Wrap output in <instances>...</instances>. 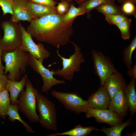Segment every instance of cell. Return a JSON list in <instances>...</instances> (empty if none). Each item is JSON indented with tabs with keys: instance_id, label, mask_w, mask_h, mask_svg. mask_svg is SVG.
Here are the masks:
<instances>
[{
	"instance_id": "6da1fadb",
	"label": "cell",
	"mask_w": 136,
	"mask_h": 136,
	"mask_svg": "<svg viewBox=\"0 0 136 136\" xmlns=\"http://www.w3.org/2000/svg\"><path fill=\"white\" fill-rule=\"evenodd\" d=\"M62 16L52 14L35 18L30 23L26 31L37 41L58 48L70 42L73 33V22L65 23Z\"/></svg>"
},
{
	"instance_id": "7a4b0ae2",
	"label": "cell",
	"mask_w": 136,
	"mask_h": 136,
	"mask_svg": "<svg viewBox=\"0 0 136 136\" xmlns=\"http://www.w3.org/2000/svg\"><path fill=\"white\" fill-rule=\"evenodd\" d=\"M29 53L20 47L10 52L3 51L2 60L5 63V74L8 79L19 81L21 75L24 74L28 65Z\"/></svg>"
},
{
	"instance_id": "3957f363",
	"label": "cell",
	"mask_w": 136,
	"mask_h": 136,
	"mask_svg": "<svg viewBox=\"0 0 136 136\" xmlns=\"http://www.w3.org/2000/svg\"><path fill=\"white\" fill-rule=\"evenodd\" d=\"M26 89L20 94L17 104L19 111L30 122H38L39 117L36 112L37 98L39 93L34 87L30 80L27 79Z\"/></svg>"
},
{
	"instance_id": "277c9868",
	"label": "cell",
	"mask_w": 136,
	"mask_h": 136,
	"mask_svg": "<svg viewBox=\"0 0 136 136\" xmlns=\"http://www.w3.org/2000/svg\"><path fill=\"white\" fill-rule=\"evenodd\" d=\"M70 42L74 48V53L69 58H65L59 53L58 48L57 54L62 61V67L61 69H58L55 70L53 69V70L54 76H59L65 80L71 81L73 80L75 73L80 71L81 64L85 62V60L81 48L74 42Z\"/></svg>"
},
{
	"instance_id": "5b68a950",
	"label": "cell",
	"mask_w": 136,
	"mask_h": 136,
	"mask_svg": "<svg viewBox=\"0 0 136 136\" xmlns=\"http://www.w3.org/2000/svg\"><path fill=\"white\" fill-rule=\"evenodd\" d=\"M36 110L39 113L38 122L45 129L57 130V114L54 103L39 93L37 98Z\"/></svg>"
},
{
	"instance_id": "8992f818",
	"label": "cell",
	"mask_w": 136,
	"mask_h": 136,
	"mask_svg": "<svg viewBox=\"0 0 136 136\" xmlns=\"http://www.w3.org/2000/svg\"><path fill=\"white\" fill-rule=\"evenodd\" d=\"M4 36L0 39V47L3 51L10 52L19 47L22 38V25L11 20L1 23Z\"/></svg>"
},
{
	"instance_id": "52a82bcc",
	"label": "cell",
	"mask_w": 136,
	"mask_h": 136,
	"mask_svg": "<svg viewBox=\"0 0 136 136\" xmlns=\"http://www.w3.org/2000/svg\"><path fill=\"white\" fill-rule=\"evenodd\" d=\"M51 94L66 109L76 114L86 113L89 108L87 100L83 99L76 92H64L53 90Z\"/></svg>"
},
{
	"instance_id": "ba28073f",
	"label": "cell",
	"mask_w": 136,
	"mask_h": 136,
	"mask_svg": "<svg viewBox=\"0 0 136 136\" xmlns=\"http://www.w3.org/2000/svg\"><path fill=\"white\" fill-rule=\"evenodd\" d=\"M91 53L94 73L100 79L101 86H103L109 75L118 71L115 68L111 59L104 55L101 51L93 49Z\"/></svg>"
},
{
	"instance_id": "9c48e42d",
	"label": "cell",
	"mask_w": 136,
	"mask_h": 136,
	"mask_svg": "<svg viewBox=\"0 0 136 136\" xmlns=\"http://www.w3.org/2000/svg\"><path fill=\"white\" fill-rule=\"evenodd\" d=\"M28 63V65L42 79L43 85L41 88V91L47 93L53 86L65 83L64 81L58 80L54 77L53 69L50 70L47 69L43 65V63L29 53Z\"/></svg>"
},
{
	"instance_id": "30bf717a",
	"label": "cell",
	"mask_w": 136,
	"mask_h": 136,
	"mask_svg": "<svg viewBox=\"0 0 136 136\" xmlns=\"http://www.w3.org/2000/svg\"><path fill=\"white\" fill-rule=\"evenodd\" d=\"M21 29L22 41L19 47L43 63L45 60L50 56V52L42 43H35L32 37L22 25Z\"/></svg>"
},
{
	"instance_id": "8fae6325",
	"label": "cell",
	"mask_w": 136,
	"mask_h": 136,
	"mask_svg": "<svg viewBox=\"0 0 136 136\" xmlns=\"http://www.w3.org/2000/svg\"><path fill=\"white\" fill-rule=\"evenodd\" d=\"M87 118L94 117L98 123L108 124L111 127L123 122V120L111 110L89 108L85 113Z\"/></svg>"
},
{
	"instance_id": "7c38bea8",
	"label": "cell",
	"mask_w": 136,
	"mask_h": 136,
	"mask_svg": "<svg viewBox=\"0 0 136 136\" xmlns=\"http://www.w3.org/2000/svg\"><path fill=\"white\" fill-rule=\"evenodd\" d=\"M28 0H14L10 20L15 22L26 21L31 22L36 18L29 11L27 6Z\"/></svg>"
},
{
	"instance_id": "4fadbf2b",
	"label": "cell",
	"mask_w": 136,
	"mask_h": 136,
	"mask_svg": "<svg viewBox=\"0 0 136 136\" xmlns=\"http://www.w3.org/2000/svg\"><path fill=\"white\" fill-rule=\"evenodd\" d=\"M109 109L123 120L129 110L123 90L118 91L110 100Z\"/></svg>"
},
{
	"instance_id": "5bb4252c",
	"label": "cell",
	"mask_w": 136,
	"mask_h": 136,
	"mask_svg": "<svg viewBox=\"0 0 136 136\" xmlns=\"http://www.w3.org/2000/svg\"><path fill=\"white\" fill-rule=\"evenodd\" d=\"M127 85L122 74L118 72L109 75L103 86L109 94L110 99L119 91L123 90Z\"/></svg>"
},
{
	"instance_id": "9a60e30c",
	"label": "cell",
	"mask_w": 136,
	"mask_h": 136,
	"mask_svg": "<svg viewBox=\"0 0 136 136\" xmlns=\"http://www.w3.org/2000/svg\"><path fill=\"white\" fill-rule=\"evenodd\" d=\"M110 99L106 89L101 86L97 90L88 97L87 100L89 108L106 109L108 107Z\"/></svg>"
},
{
	"instance_id": "2e32d148",
	"label": "cell",
	"mask_w": 136,
	"mask_h": 136,
	"mask_svg": "<svg viewBox=\"0 0 136 136\" xmlns=\"http://www.w3.org/2000/svg\"><path fill=\"white\" fill-rule=\"evenodd\" d=\"M28 79L27 75L25 74L19 81L8 80L6 89L9 92L11 105L17 104L19 95L26 86Z\"/></svg>"
},
{
	"instance_id": "e0dca14e",
	"label": "cell",
	"mask_w": 136,
	"mask_h": 136,
	"mask_svg": "<svg viewBox=\"0 0 136 136\" xmlns=\"http://www.w3.org/2000/svg\"><path fill=\"white\" fill-rule=\"evenodd\" d=\"M28 10L36 18L52 14H58L56 7L40 4L28 0L27 3Z\"/></svg>"
},
{
	"instance_id": "ac0fdd59",
	"label": "cell",
	"mask_w": 136,
	"mask_h": 136,
	"mask_svg": "<svg viewBox=\"0 0 136 136\" xmlns=\"http://www.w3.org/2000/svg\"><path fill=\"white\" fill-rule=\"evenodd\" d=\"M135 79L134 78H131L130 83L123 90L131 117H133L136 112Z\"/></svg>"
},
{
	"instance_id": "d6986e66",
	"label": "cell",
	"mask_w": 136,
	"mask_h": 136,
	"mask_svg": "<svg viewBox=\"0 0 136 136\" xmlns=\"http://www.w3.org/2000/svg\"><path fill=\"white\" fill-rule=\"evenodd\" d=\"M94 130H100L93 126L83 127L81 125H76L74 128L68 131L61 133L58 132L47 134V136H56L59 135H67L69 136H86Z\"/></svg>"
},
{
	"instance_id": "ffe728a7",
	"label": "cell",
	"mask_w": 136,
	"mask_h": 136,
	"mask_svg": "<svg viewBox=\"0 0 136 136\" xmlns=\"http://www.w3.org/2000/svg\"><path fill=\"white\" fill-rule=\"evenodd\" d=\"M17 104L11 105L7 113L8 119L11 122L18 120L23 125L27 132L30 133H35V132L32 127L26 121L22 119L20 116Z\"/></svg>"
},
{
	"instance_id": "44dd1931",
	"label": "cell",
	"mask_w": 136,
	"mask_h": 136,
	"mask_svg": "<svg viewBox=\"0 0 136 136\" xmlns=\"http://www.w3.org/2000/svg\"><path fill=\"white\" fill-rule=\"evenodd\" d=\"M136 49V36L135 35L128 45L123 49L122 52L123 61L128 70L132 68V56Z\"/></svg>"
},
{
	"instance_id": "7402d4cb",
	"label": "cell",
	"mask_w": 136,
	"mask_h": 136,
	"mask_svg": "<svg viewBox=\"0 0 136 136\" xmlns=\"http://www.w3.org/2000/svg\"><path fill=\"white\" fill-rule=\"evenodd\" d=\"M133 122L131 118L124 122L107 128H101L100 131L104 132L107 136H121L122 132L126 127L133 125Z\"/></svg>"
},
{
	"instance_id": "603a6c76",
	"label": "cell",
	"mask_w": 136,
	"mask_h": 136,
	"mask_svg": "<svg viewBox=\"0 0 136 136\" xmlns=\"http://www.w3.org/2000/svg\"><path fill=\"white\" fill-rule=\"evenodd\" d=\"M11 105L10 95L6 89L0 92V119H5Z\"/></svg>"
},
{
	"instance_id": "cb8c5ba5",
	"label": "cell",
	"mask_w": 136,
	"mask_h": 136,
	"mask_svg": "<svg viewBox=\"0 0 136 136\" xmlns=\"http://www.w3.org/2000/svg\"><path fill=\"white\" fill-rule=\"evenodd\" d=\"M113 1V0L106 2L100 5L95 9L98 12L102 13L125 15L122 12L121 7L115 4Z\"/></svg>"
},
{
	"instance_id": "d4e9b609",
	"label": "cell",
	"mask_w": 136,
	"mask_h": 136,
	"mask_svg": "<svg viewBox=\"0 0 136 136\" xmlns=\"http://www.w3.org/2000/svg\"><path fill=\"white\" fill-rule=\"evenodd\" d=\"M85 13L84 10L82 8L79 7H76L73 4H71L69 10L66 14L62 16V18L66 23L73 22L77 17Z\"/></svg>"
},
{
	"instance_id": "484cf974",
	"label": "cell",
	"mask_w": 136,
	"mask_h": 136,
	"mask_svg": "<svg viewBox=\"0 0 136 136\" xmlns=\"http://www.w3.org/2000/svg\"><path fill=\"white\" fill-rule=\"evenodd\" d=\"M113 0H87L80 4L79 7L84 10L87 14V17L89 19L91 18L90 13L94 9L106 2Z\"/></svg>"
},
{
	"instance_id": "4316f807",
	"label": "cell",
	"mask_w": 136,
	"mask_h": 136,
	"mask_svg": "<svg viewBox=\"0 0 136 136\" xmlns=\"http://www.w3.org/2000/svg\"><path fill=\"white\" fill-rule=\"evenodd\" d=\"M131 22V19L128 18L115 25L119 29L122 38L124 40H128L130 38V28Z\"/></svg>"
},
{
	"instance_id": "83f0119b",
	"label": "cell",
	"mask_w": 136,
	"mask_h": 136,
	"mask_svg": "<svg viewBox=\"0 0 136 136\" xmlns=\"http://www.w3.org/2000/svg\"><path fill=\"white\" fill-rule=\"evenodd\" d=\"M102 14L105 16L106 20L111 25H115L128 18L124 14H112L105 13Z\"/></svg>"
},
{
	"instance_id": "f1b7e54d",
	"label": "cell",
	"mask_w": 136,
	"mask_h": 136,
	"mask_svg": "<svg viewBox=\"0 0 136 136\" xmlns=\"http://www.w3.org/2000/svg\"><path fill=\"white\" fill-rule=\"evenodd\" d=\"M123 13L125 15H130L136 18V9L134 3L130 1L123 3L121 7Z\"/></svg>"
},
{
	"instance_id": "f546056e",
	"label": "cell",
	"mask_w": 136,
	"mask_h": 136,
	"mask_svg": "<svg viewBox=\"0 0 136 136\" xmlns=\"http://www.w3.org/2000/svg\"><path fill=\"white\" fill-rule=\"evenodd\" d=\"M14 0H0V7L4 16L12 14V7Z\"/></svg>"
},
{
	"instance_id": "4dcf8cb0",
	"label": "cell",
	"mask_w": 136,
	"mask_h": 136,
	"mask_svg": "<svg viewBox=\"0 0 136 136\" xmlns=\"http://www.w3.org/2000/svg\"><path fill=\"white\" fill-rule=\"evenodd\" d=\"M70 3L66 1H61L58 3L56 7L58 14L61 16L66 14L70 7Z\"/></svg>"
},
{
	"instance_id": "1f68e13d",
	"label": "cell",
	"mask_w": 136,
	"mask_h": 136,
	"mask_svg": "<svg viewBox=\"0 0 136 136\" xmlns=\"http://www.w3.org/2000/svg\"><path fill=\"white\" fill-rule=\"evenodd\" d=\"M29 0L36 4L49 6H55L56 4V2L54 0Z\"/></svg>"
},
{
	"instance_id": "d6a6232c",
	"label": "cell",
	"mask_w": 136,
	"mask_h": 136,
	"mask_svg": "<svg viewBox=\"0 0 136 136\" xmlns=\"http://www.w3.org/2000/svg\"><path fill=\"white\" fill-rule=\"evenodd\" d=\"M8 80L6 75L0 73V92L6 89Z\"/></svg>"
},
{
	"instance_id": "836d02e7",
	"label": "cell",
	"mask_w": 136,
	"mask_h": 136,
	"mask_svg": "<svg viewBox=\"0 0 136 136\" xmlns=\"http://www.w3.org/2000/svg\"><path fill=\"white\" fill-rule=\"evenodd\" d=\"M127 75L130 78L136 79V63L133 65L131 68L128 70Z\"/></svg>"
},
{
	"instance_id": "e575fe53",
	"label": "cell",
	"mask_w": 136,
	"mask_h": 136,
	"mask_svg": "<svg viewBox=\"0 0 136 136\" xmlns=\"http://www.w3.org/2000/svg\"><path fill=\"white\" fill-rule=\"evenodd\" d=\"M3 52V51L0 47V73L5 74L4 73L5 66H3L2 62V56Z\"/></svg>"
},
{
	"instance_id": "d590c367",
	"label": "cell",
	"mask_w": 136,
	"mask_h": 136,
	"mask_svg": "<svg viewBox=\"0 0 136 136\" xmlns=\"http://www.w3.org/2000/svg\"><path fill=\"white\" fill-rule=\"evenodd\" d=\"M114 1L115 0H113ZM117 0L119 2H122L123 3L127 1H130L131 2L134 3H135L136 2V0Z\"/></svg>"
},
{
	"instance_id": "8d00e7d4",
	"label": "cell",
	"mask_w": 136,
	"mask_h": 136,
	"mask_svg": "<svg viewBox=\"0 0 136 136\" xmlns=\"http://www.w3.org/2000/svg\"><path fill=\"white\" fill-rule=\"evenodd\" d=\"M60 1H67L69 2H70L73 1L75 0L76 2L78 4H79V2L80 0H59Z\"/></svg>"
},
{
	"instance_id": "74e56055",
	"label": "cell",
	"mask_w": 136,
	"mask_h": 136,
	"mask_svg": "<svg viewBox=\"0 0 136 136\" xmlns=\"http://www.w3.org/2000/svg\"><path fill=\"white\" fill-rule=\"evenodd\" d=\"M136 131H135L133 133H130L128 134L127 135H126L127 136H136Z\"/></svg>"
},
{
	"instance_id": "f35d334b",
	"label": "cell",
	"mask_w": 136,
	"mask_h": 136,
	"mask_svg": "<svg viewBox=\"0 0 136 136\" xmlns=\"http://www.w3.org/2000/svg\"><path fill=\"white\" fill-rule=\"evenodd\" d=\"M87 0H80L79 2V4H80L82 2Z\"/></svg>"
},
{
	"instance_id": "ab89813d",
	"label": "cell",
	"mask_w": 136,
	"mask_h": 136,
	"mask_svg": "<svg viewBox=\"0 0 136 136\" xmlns=\"http://www.w3.org/2000/svg\"><path fill=\"white\" fill-rule=\"evenodd\" d=\"M1 35L0 34V39H1Z\"/></svg>"
}]
</instances>
